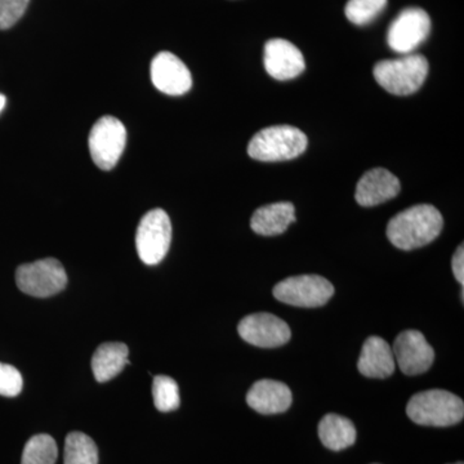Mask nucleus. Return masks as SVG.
<instances>
[{"mask_svg": "<svg viewBox=\"0 0 464 464\" xmlns=\"http://www.w3.org/2000/svg\"><path fill=\"white\" fill-rule=\"evenodd\" d=\"M444 219L430 204H420L399 213L387 225V237L396 248L413 250L432 243L441 234Z\"/></svg>", "mask_w": 464, "mask_h": 464, "instance_id": "obj_1", "label": "nucleus"}, {"mask_svg": "<svg viewBox=\"0 0 464 464\" xmlns=\"http://www.w3.org/2000/svg\"><path fill=\"white\" fill-rule=\"evenodd\" d=\"M406 414L420 426H454L463 420V400L445 390L423 391L409 400Z\"/></svg>", "mask_w": 464, "mask_h": 464, "instance_id": "obj_2", "label": "nucleus"}, {"mask_svg": "<svg viewBox=\"0 0 464 464\" xmlns=\"http://www.w3.org/2000/svg\"><path fill=\"white\" fill-rule=\"evenodd\" d=\"M307 136L292 125H274L259 130L248 145L249 157L258 161H286L307 149Z\"/></svg>", "mask_w": 464, "mask_h": 464, "instance_id": "obj_3", "label": "nucleus"}, {"mask_svg": "<svg viewBox=\"0 0 464 464\" xmlns=\"http://www.w3.org/2000/svg\"><path fill=\"white\" fill-rule=\"evenodd\" d=\"M429 69V61L422 54H405L396 60L380 61L373 74L377 83L391 94L408 96L422 87Z\"/></svg>", "mask_w": 464, "mask_h": 464, "instance_id": "obj_4", "label": "nucleus"}, {"mask_svg": "<svg viewBox=\"0 0 464 464\" xmlns=\"http://www.w3.org/2000/svg\"><path fill=\"white\" fill-rule=\"evenodd\" d=\"M172 241V222L163 209L142 217L136 232V248L143 264L155 266L166 257Z\"/></svg>", "mask_w": 464, "mask_h": 464, "instance_id": "obj_5", "label": "nucleus"}, {"mask_svg": "<svg viewBox=\"0 0 464 464\" xmlns=\"http://www.w3.org/2000/svg\"><path fill=\"white\" fill-rule=\"evenodd\" d=\"M16 284L18 289L27 295L47 298L66 288L67 275L57 259H39L17 268Z\"/></svg>", "mask_w": 464, "mask_h": 464, "instance_id": "obj_6", "label": "nucleus"}, {"mask_svg": "<svg viewBox=\"0 0 464 464\" xmlns=\"http://www.w3.org/2000/svg\"><path fill=\"white\" fill-rule=\"evenodd\" d=\"M274 297L295 307L316 308L328 304L334 286L319 275H301L283 280L274 286Z\"/></svg>", "mask_w": 464, "mask_h": 464, "instance_id": "obj_7", "label": "nucleus"}, {"mask_svg": "<svg viewBox=\"0 0 464 464\" xmlns=\"http://www.w3.org/2000/svg\"><path fill=\"white\" fill-rule=\"evenodd\" d=\"M127 143L124 124L114 116H103L94 123L90 133L92 160L102 170H111L118 164Z\"/></svg>", "mask_w": 464, "mask_h": 464, "instance_id": "obj_8", "label": "nucleus"}, {"mask_svg": "<svg viewBox=\"0 0 464 464\" xmlns=\"http://www.w3.org/2000/svg\"><path fill=\"white\" fill-rule=\"evenodd\" d=\"M431 32V18L422 8H406L391 24L387 43L398 53L411 54Z\"/></svg>", "mask_w": 464, "mask_h": 464, "instance_id": "obj_9", "label": "nucleus"}, {"mask_svg": "<svg viewBox=\"0 0 464 464\" xmlns=\"http://www.w3.org/2000/svg\"><path fill=\"white\" fill-rule=\"evenodd\" d=\"M237 332L243 341L256 347L275 348L288 343L292 332L288 324L273 315L259 313L244 317L237 326Z\"/></svg>", "mask_w": 464, "mask_h": 464, "instance_id": "obj_10", "label": "nucleus"}, {"mask_svg": "<svg viewBox=\"0 0 464 464\" xmlns=\"http://www.w3.org/2000/svg\"><path fill=\"white\" fill-rule=\"evenodd\" d=\"M395 362L406 375L426 373L435 362V351L422 333L405 331L396 337L392 347Z\"/></svg>", "mask_w": 464, "mask_h": 464, "instance_id": "obj_11", "label": "nucleus"}, {"mask_svg": "<svg viewBox=\"0 0 464 464\" xmlns=\"http://www.w3.org/2000/svg\"><path fill=\"white\" fill-rule=\"evenodd\" d=\"M151 81L157 90L169 96H181L192 87L190 70L170 52H160L152 60Z\"/></svg>", "mask_w": 464, "mask_h": 464, "instance_id": "obj_12", "label": "nucleus"}, {"mask_svg": "<svg viewBox=\"0 0 464 464\" xmlns=\"http://www.w3.org/2000/svg\"><path fill=\"white\" fill-rule=\"evenodd\" d=\"M264 63L266 72L276 81L297 78L306 69L302 52L285 39H271L266 43Z\"/></svg>", "mask_w": 464, "mask_h": 464, "instance_id": "obj_13", "label": "nucleus"}, {"mask_svg": "<svg viewBox=\"0 0 464 464\" xmlns=\"http://www.w3.org/2000/svg\"><path fill=\"white\" fill-rule=\"evenodd\" d=\"M400 181L384 168L369 170L357 183L355 199L362 207H375L398 197Z\"/></svg>", "mask_w": 464, "mask_h": 464, "instance_id": "obj_14", "label": "nucleus"}, {"mask_svg": "<svg viewBox=\"0 0 464 464\" xmlns=\"http://www.w3.org/2000/svg\"><path fill=\"white\" fill-rule=\"evenodd\" d=\"M292 391L282 382L261 380L246 393V402L259 414H280L292 405Z\"/></svg>", "mask_w": 464, "mask_h": 464, "instance_id": "obj_15", "label": "nucleus"}, {"mask_svg": "<svg viewBox=\"0 0 464 464\" xmlns=\"http://www.w3.org/2000/svg\"><path fill=\"white\" fill-rule=\"evenodd\" d=\"M357 369L368 378L384 380L390 377L396 369L392 347L383 338L369 337L362 344Z\"/></svg>", "mask_w": 464, "mask_h": 464, "instance_id": "obj_16", "label": "nucleus"}, {"mask_svg": "<svg viewBox=\"0 0 464 464\" xmlns=\"http://www.w3.org/2000/svg\"><path fill=\"white\" fill-rule=\"evenodd\" d=\"M295 222V208L292 203H275L258 208L250 219V227L262 237L284 234Z\"/></svg>", "mask_w": 464, "mask_h": 464, "instance_id": "obj_17", "label": "nucleus"}, {"mask_svg": "<svg viewBox=\"0 0 464 464\" xmlns=\"http://www.w3.org/2000/svg\"><path fill=\"white\" fill-rule=\"evenodd\" d=\"M130 348L121 342L101 344L92 357V371L100 383H105L121 373L128 362Z\"/></svg>", "mask_w": 464, "mask_h": 464, "instance_id": "obj_18", "label": "nucleus"}, {"mask_svg": "<svg viewBox=\"0 0 464 464\" xmlns=\"http://www.w3.org/2000/svg\"><path fill=\"white\" fill-rule=\"evenodd\" d=\"M319 438L329 450H344L355 444V424L342 415L326 414L319 423Z\"/></svg>", "mask_w": 464, "mask_h": 464, "instance_id": "obj_19", "label": "nucleus"}, {"mask_svg": "<svg viewBox=\"0 0 464 464\" xmlns=\"http://www.w3.org/2000/svg\"><path fill=\"white\" fill-rule=\"evenodd\" d=\"M65 464H99V449L83 432H70L65 441Z\"/></svg>", "mask_w": 464, "mask_h": 464, "instance_id": "obj_20", "label": "nucleus"}, {"mask_svg": "<svg viewBox=\"0 0 464 464\" xmlns=\"http://www.w3.org/2000/svg\"><path fill=\"white\" fill-rule=\"evenodd\" d=\"M58 457L56 441L50 435L33 436L24 448L21 464H54Z\"/></svg>", "mask_w": 464, "mask_h": 464, "instance_id": "obj_21", "label": "nucleus"}, {"mask_svg": "<svg viewBox=\"0 0 464 464\" xmlns=\"http://www.w3.org/2000/svg\"><path fill=\"white\" fill-rule=\"evenodd\" d=\"M152 398L155 408L161 413L177 411L181 404L179 389L177 382L167 375H158L152 383Z\"/></svg>", "mask_w": 464, "mask_h": 464, "instance_id": "obj_22", "label": "nucleus"}, {"mask_svg": "<svg viewBox=\"0 0 464 464\" xmlns=\"http://www.w3.org/2000/svg\"><path fill=\"white\" fill-rule=\"evenodd\" d=\"M387 0H348L344 14L353 25L364 26L380 16Z\"/></svg>", "mask_w": 464, "mask_h": 464, "instance_id": "obj_23", "label": "nucleus"}, {"mask_svg": "<svg viewBox=\"0 0 464 464\" xmlns=\"http://www.w3.org/2000/svg\"><path fill=\"white\" fill-rule=\"evenodd\" d=\"M23 375L14 366L0 362V395L14 398L23 391Z\"/></svg>", "mask_w": 464, "mask_h": 464, "instance_id": "obj_24", "label": "nucleus"}, {"mask_svg": "<svg viewBox=\"0 0 464 464\" xmlns=\"http://www.w3.org/2000/svg\"><path fill=\"white\" fill-rule=\"evenodd\" d=\"M30 0H0V30L14 25L25 14Z\"/></svg>", "mask_w": 464, "mask_h": 464, "instance_id": "obj_25", "label": "nucleus"}, {"mask_svg": "<svg viewBox=\"0 0 464 464\" xmlns=\"http://www.w3.org/2000/svg\"><path fill=\"white\" fill-rule=\"evenodd\" d=\"M451 267H453V274L456 276L457 282L460 285H464V249L462 246H458L457 252L454 253L453 261H451Z\"/></svg>", "mask_w": 464, "mask_h": 464, "instance_id": "obj_26", "label": "nucleus"}, {"mask_svg": "<svg viewBox=\"0 0 464 464\" xmlns=\"http://www.w3.org/2000/svg\"><path fill=\"white\" fill-rule=\"evenodd\" d=\"M5 102H7V100H5V96H3V94L0 93V112H2L3 109L5 108Z\"/></svg>", "mask_w": 464, "mask_h": 464, "instance_id": "obj_27", "label": "nucleus"}, {"mask_svg": "<svg viewBox=\"0 0 464 464\" xmlns=\"http://www.w3.org/2000/svg\"><path fill=\"white\" fill-rule=\"evenodd\" d=\"M456 464H463V462H458V463H456Z\"/></svg>", "mask_w": 464, "mask_h": 464, "instance_id": "obj_28", "label": "nucleus"}]
</instances>
